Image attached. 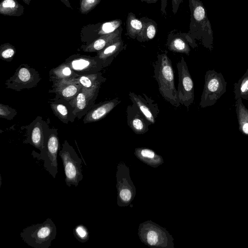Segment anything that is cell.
<instances>
[{"label":"cell","instance_id":"cell-15","mask_svg":"<svg viewBox=\"0 0 248 248\" xmlns=\"http://www.w3.org/2000/svg\"><path fill=\"white\" fill-rule=\"evenodd\" d=\"M54 115L62 122L68 124L73 122L77 117L74 114V108L69 101L63 99H53L49 102Z\"/></svg>","mask_w":248,"mask_h":248},{"label":"cell","instance_id":"cell-17","mask_svg":"<svg viewBox=\"0 0 248 248\" xmlns=\"http://www.w3.org/2000/svg\"><path fill=\"white\" fill-rule=\"evenodd\" d=\"M75 78L82 88L96 94H98L101 85L106 80V78L103 76L101 72L79 76Z\"/></svg>","mask_w":248,"mask_h":248},{"label":"cell","instance_id":"cell-20","mask_svg":"<svg viewBox=\"0 0 248 248\" xmlns=\"http://www.w3.org/2000/svg\"><path fill=\"white\" fill-rule=\"evenodd\" d=\"M140 19L143 22V27L137 36L136 39L140 42L152 40L157 31V23L154 20L147 17H142Z\"/></svg>","mask_w":248,"mask_h":248},{"label":"cell","instance_id":"cell-22","mask_svg":"<svg viewBox=\"0 0 248 248\" xmlns=\"http://www.w3.org/2000/svg\"><path fill=\"white\" fill-rule=\"evenodd\" d=\"M143 27V22L140 19L137 18L136 15L129 12L126 20V35L130 38L135 39Z\"/></svg>","mask_w":248,"mask_h":248},{"label":"cell","instance_id":"cell-1","mask_svg":"<svg viewBox=\"0 0 248 248\" xmlns=\"http://www.w3.org/2000/svg\"><path fill=\"white\" fill-rule=\"evenodd\" d=\"M154 66V78L163 98L175 107L181 105L174 84L173 67L167 52L158 54Z\"/></svg>","mask_w":248,"mask_h":248},{"label":"cell","instance_id":"cell-29","mask_svg":"<svg viewBox=\"0 0 248 248\" xmlns=\"http://www.w3.org/2000/svg\"><path fill=\"white\" fill-rule=\"evenodd\" d=\"M16 109L2 104H0V117L8 120H12L16 115Z\"/></svg>","mask_w":248,"mask_h":248},{"label":"cell","instance_id":"cell-11","mask_svg":"<svg viewBox=\"0 0 248 248\" xmlns=\"http://www.w3.org/2000/svg\"><path fill=\"white\" fill-rule=\"evenodd\" d=\"M142 94L144 98L132 92L129 93V96L132 103L137 107L151 124H153L155 123L159 112L157 104L145 94Z\"/></svg>","mask_w":248,"mask_h":248},{"label":"cell","instance_id":"cell-33","mask_svg":"<svg viewBox=\"0 0 248 248\" xmlns=\"http://www.w3.org/2000/svg\"><path fill=\"white\" fill-rule=\"evenodd\" d=\"M140 154L144 157L152 158L155 156V153L153 151L149 149H142L140 151Z\"/></svg>","mask_w":248,"mask_h":248},{"label":"cell","instance_id":"cell-27","mask_svg":"<svg viewBox=\"0 0 248 248\" xmlns=\"http://www.w3.org/2000/svg\"><path fill=\"white\" fill-rule=\"evenodd\" d=\"M15 53V48L9 44H5L0 46V57L3 60L7 62L11 61Z\"/></svg>","mask_w":248,"mask_h":248},{"label":"cell","instance_id":"cell-31","mask_svg":"<svg viewBox=\"0 0 248 248\" xmlns=\"http://www.w3.org/2000/svg\"><path fill=\"white\" fill-rule=\"evenodd\" d=\"M120 196L123 200L128 201L130 200L131 197V194L129 190L124 189L121 191Z\"/></svg>","mask_w":248,"mask_h":248},{"label":"cell","instance_id":"cell-9","mask_svg":"<svg viewBox=\"0 0 248 248\" xmlns=\"http://www.w3.org/2000/svg\"><path fill=\"white\" fill-rule=\"evenodd\" d=\"M52 89L49 93H54L53 99H63L69 101L74 98L82 88L76 78L60 79L52 81Z\"/></svg>","mask_w":248,"mask_h":248},{"label":"cell","instance_id":"cell-14","mask_svg":"<svg viewBox=\"0 0 248 248\" xmlns=\"http://www.w3.org/2000/svg\"><path fill=\"white\" fill-rule=\"evenodd\" d=\"M121 102V100L116 98L94 105L84 116L83 123L95 122L103 119Z\"/></svg>","mask_w":248,"mask_h":248},{"label":"cell","instance_id":"cell-28","mask_svg":"<svg viewBox=\"0 0 248 248\" xmlns=\"http://www.w3.org/2000/svg\"><path fill=\"white\" fill-rule=\"evenodd\" d=\"M74 234L76 239L81 242H86L89 237L87 228L82 225L77 226L74 230Z\"/></svg>","mask_w":248,"mask_h":248},{"label":"cell","instance_id":"cell-7","mask_svg":"<svg viewBox=\"0 0 248 248\" xmlns=\"http://www.w3.org/2000/svg\"><path fill=\"white\" fill-rule=\"evenodd\" d=\"M178 73L177 94L181 105L188 108L194 99L193 82L186 63L183 57L177 63Z\"/></svg>","mask_w":248,"mask_h":248},{"label":"cell","instance_id":"cell-3","mask_svg":"<svg viewBox=\"0 0 248 248\" xmlns=\"http://www.w3.org/2000/svg\"><path fill=\"white\" fill-rule=\"evenodd\" d=\"M44 147L40 153L33 151L31 155L34 158L43 160L44 168L55 178L58 172L57 155L60 149L57 129L44 126Z\"/></svg>","mask_w":248,"mask_h":248},{"label":"cell","instance_id":"cell-35","mask_svg":"<svg viewBox=\"0 0 248 248\" xmlns=\"http://www.w3.org/2000/svg\"><path fill=\"white\" fill-rule=\"evenodd\" d=\"M147 239L158 240L157 235L154 231H150L147 234Z\"/></svg>","mask_w":248,"mask_h":248},{"label":"cell","instance_id":"cell-18","mask_svg":"<svg viewBox=\"0 0 248 248\" xmlns=\"http://www.w3.org/2000/svg\"><path fill=\"white\" fill-rule=\"evenodd\" d=\"M122 31L123 28L121 26L112 33L100 36L86 46L84 49V51L97 52L110 45L118 37L122 36Z\"/></svg>","mask_w":248,"mask_h":248},{"label":"cell","instance_id":"cell-24","mask_svg":"<svg viewBox=\"0 0 248 248\" xmlns=\"http://www.w3.org/2000/svg\"><path fill=\"white\" fill-rule=\"evenodd\" d=\"M237 113L239 129L244 134L248 135V110L242 104L241 98L237 101Z\"/></svg>","mask_w":248,"mask_h":248},{"label":"cell","instance_id":"cell-5","mask_svg":"<svg viewBox=\"0 0 248 248\" xmlns=\"http://www.w3.org/2000/svg\"><path fill=\"white\" fill-rule=\"evenodd\" d=\"M226 83L221 74L208 71L205 76V84L200 106L202 108L210 106L225 92Z\"/></svg>","mask_w":248,"mask_h":248},{"label":"cell","instance_id":"cell-37","mask_svg":"<svg viewBox=\"0 0 248 248\" xmlns=\"http://www.w3.org/2000/svg\"><path fill=\"white\" fill-rule=\"evenodd\" d=\"M67 7L72 9L68 0H61Z\"/></svg>","mask_w":248,"mask_h":248},{"label":"cell","instance_id":"cell-19","mask_svg":"<svg viewBox=\"0 0 248 248\" xmlns=\"http://www.w3.org/2000/svg\"><path fill=\"white\" fill-rule=\"evenodd\" d=\"M41 118L34 121V124L28 134V137L24 141L30 143L41 151L44 147V125Z\"/></svg>","mask_w":248,"mask_h":248},{"label":"cell","instance_id":"cell-38","mask_svg":"<svg viewBox=\"0 0 248 248\" xmlns=\"http://www.w3.org/2000/svg\"><path fill=\"white\" fill-rule=\"evenodd\" d=\"M31 0H23V1L27 4L29 5Z\"/></svg>","mask_w":248,"mask_h":248},{"label":"cell","instance_id":"cell-2","mask_svg":"<svg viewBox=\"0 0 248 248\" xmlns=\"http://www.w3.org/2000/svg\"><path fill=\"white\" fill-rule=\"evenodd\" d=\"M56 234L55 224L48 218L43 223L23 229L20 235L25 243L33 248H49Z\"/></svg>","mask_w":248,"mask_h":248},{"label":"cell","instance_id":"cell-12","mask_svg":"<svg viewBox=\"0 0 248 248\" xmlns=\"http://www.w3.org/2000/svg\"><path fill=\"white\" fill-rule=\"evenodd\" d=\"M126 117L128 126L137 134H143L146 132L151 124L133 104L127 106Z\"/></svg>","mask_w":248,"mask_h":248},{"label":"cell","instance_id":"cell-25","mask_svg":"<svg viewBox=\"0 0 248 248\" xmlns=\"http://www.w3.org/2000/svg\"><path fill=\"white\" fill-rule=\"evenodd\" d=\"M234 88L235 98H243L248 99V70L235 84Z\"/></svg>","mask_w":248,"mask_h":248},{"label":"cell","instance_id":"cell-13","mask_svg":"<svg viewBox=\"0 0 248 248\" xmlns=\"http://www.w3.org/2000/svg\"><path fill=\"white\" fill-rule=\"evenodd\" d=\"M188 44L191 42L186 33L174 30L168 34L166 46L171 51L188 55L190 51Z\"/></svg>","mask_w":248,"mask_h":248},{"label":"cell","instance_id":"cell-32","mask_svg":"<svg viewBox=\"0 0 248 248\" xmlns=\"http://www.w3.org/2000/svg\"><path fill=\"white\" fill-rule=\"evenodd\" d=\"M182 1V0H172V10L174 14H176L177 12Z\"/></svg>","mask_w":248,"mask_h":248},{"label":"cell","instance_id":"cell-23","mask_svg":"<svg viewBox=\"0 0 248 248\" xmlns=\"http://www.w3.org/2000/svg\"><path fill=\"white\" fill-rule=\"evenodd\" d=\"M24 7L16 0H2L0 3V13L10 16H20Z\"/></svg>","mask_w":248,"mask_h":248},{"label":"cell","instance_id":"cell-10","mask_svg":"<svg viewBox=\"0 0 248 248\" xmlns=\"http://www.w3.org/2000/svg\"><path fill=\"white\" fill-rule=\"evenodd\" d=\"M98 94L82 87L78 94L69 101L74 108V114L78 119L87 114L93 107Z\"/></svg>","mask_w":248,"mask_h":248},{"label":"cell","instance_id":"cell-26","mask_svg":"<svg viewBox=\"0 0 248 248\" xmlns=\"http://www.w3.org/2000/svg\"><path fill=\"white\" fill-rule=\"evenodd\" d=\"M122 21L120 19H114L103 23L99 28L98 34L100 36L113 32L122 26ZM99 36V37H100Z\"/></svg>","mask_w":248,"mask_h":248},{"label":"cell","instance_id":"cell-16","mask_svg":"<svg viewBox=\"0 0 248 248\" xmlns=\"http://www.w3.org/2000/svg\"><path fill=\"white\" fill-rule=\"evenodd\" d=\"M125 47L122 36H120L110 45L98 51L96 56L105 68L110 65L113 60Z\"/></svg>","mask_w":248,"mask_h":248},{"label":"cell","instance_id":"cell-21","mask_svg":"<svg viewBox=\"0 0 248 248\" xmlns=\"http://www.w3.org/2000/svg\"><path fill=\"white\" fill-rule=\"evenodd\" d=\"M79 76L67 64L63 62L49 71L50 81L75 78Z\"/></svg>","mask_w":248,"mask_h":248},{"label":"cell","instance_id":"cell-4","mask_svg":"<svg viewBox=\"0 0 248 248\" xmlns=\"http://www.w3.org/2000/svg\"><path fill=\"white\" fill-rule=\"evenodd\" d=\"M59 155L62 161L66 186L69 187L72 185L78 186L83 177L82 159L66 140L62 144V149L60 151Z\"/></svg>","mask_w":248,"mask_h":248},{"label":"cell","instance_id":"cell-30","mask_svg":"<svg viewBox=\"0 0 248 248\" xmlns=\"http://www.w3.org/2000/svg\"><path fill=\"white\" fill-rule=\"evenodd\" d=\"M100 1V0H81L80 11L82 14H87L93 10Z\"/></svg>","mask_w":248,"mask_h":248},{"label":"cell","instance_id":"cell-36","mask_svg":"<svg viewBox=\"0 0 248 248\" xmlns=\"http://www.w3.org/2000/svg\"><path fill=\"white\" fill-rule=\"evenodd\" d=\"M141 2H145L148 4L155 3L158 0H140Z\"/></svg>","mask_w":248,"mask_h":248},{"label":"cell","instance_id":"cell-34","mask_svg":"<svg viewBox=\"0 0 248 248\" xmlns=\"http://www.w3.org/2000/svg\"><path fill=\"white\" fill-rule=\"evenodd\" d=\"M168 0H161V12L163 16L166 15V7Z\"/></svg>","mask_w":248,"mask_h":248},{"label":"cell","instance_id":"cell-8","mask_svg":"<svg viewBox=\"0 0 248 248\" xmlns=\"http://www.w3.org/2000/svg\"><path fill=\"white\" fill-rule=\"evenodd\" d=\"M65 63L78 76L95 74L104 68L102 62L97 57L76 54L65 60Z\"/></svg>","mask_w":248,"mask_h":248},{"label":"cell","instance_id":"cell-6","mask_svg":"<svg viewBox=\"0 0 248 248\" xmlns=\"http://www.w3.org/2000/svg\"><path fill=\"white\" fill-rule=\"evenodd\" d=\"M41 78L39 72L27 64H22L14 75L5 82L7 88L20 91L36 86Z\"/></svg>","mask_w":248,"mask_h":248}]
</instances>
